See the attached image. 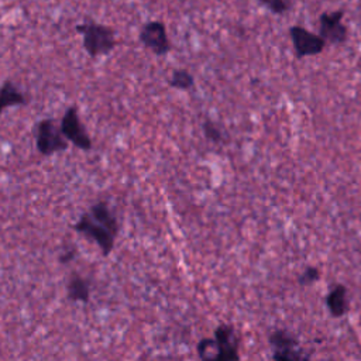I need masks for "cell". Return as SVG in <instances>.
Masks as SVG:
<instances>
[{
	"label": "cell",
	"mask_w": 361,
	"mask_h": 361,
	"mask_svg": "<svg viewBox=\"0 0 361 361\" xmlns=\"http://www.w3.org/2000/svg\"><path fill=\"white\" fill-rule=\"evenodd\" d=\"M196 353L200 361H240V337L230 323H219L213 337L197 341Z\"/></svg>",
	"instance_id": "1"
},
{
	"label": "cell",
	"mask_w": 361,
	"mask_h": 361,
	"mask_svg": "<svg viewBox=\"0 0 361 361\" xmlns=\"http://www.w3.org/2000/svg\"><path fill=\"white\" fill-rule=\"evenodd\" d=\"M75 30L82 34L83 48L92 58L109 55L116 47L114 30L109 25L96 21H83L78 24Z\"/></svg>",
	"instance_id": "2"
},
{
	"label": "cell",
	"mask_w": 361,
	"mask_h": 361,
	"mask_svg": "<svg viewBox=\"0 0 361 361\" xmlns=\"http://www.w3.org/2000/svg\"><path fill=\"white\" fill-rule=\"evenodd\" d=\"M268 343L272 348L271 361H312L296 334L286 329L274 330L268 336Z\"/></svg>",
	"instance_id": "3"
},
{
	"label": "cell",
	"mask_w": 361,
	"mask_h": 361,
	"mask_svg": "<svg viewBox=\"0 0 361 361\" xmlns=\"http://www.w3.org/2000/svg\"><path fill=\"white\" fill-rule=\"evenodd\" d=\"M37 151L44 157H51L56 152L68 149L69 141L63 137L61 126L54 118L39 120L34 127Z\"/></svg>",
	"instance_id": "4"
},
{
	"label": "cell",
	"mask_w": 361,
	"mask_h": 361,
	"mask_svg": "<svg viewBox=\"0 0 361 361\" xmlns=\"http://www.w3.org/2000/svg\"><path fill=\"white\" fill-rule=\"evenodd\" d=\"M72 228L76 233L85 235L86 238L94 241V244H97V247L100 248V251L104 257H109L110 252L113 251L117 235L113 231H110L104 224H102L100 221L93 219L89 214V212L82 213V216L72 226Z\"/></svg>",
	"instance_id": "5"
},
{
	"label": "cell",
	"mask_w": 361,
	"mask_h": 361,
	"mask_svg": "<svg viewBox=\"0 0 361 361\" xmlns=\"http://www.w3.org/2000/svg\"><path fill=\"white\" fill-rule=\"evenodd\" d=\"M61 131L63 134V137L72 142L76 148L82 149V151H90L93 147L92 138L87 134L85 126L82 124L80 118H79V111L78 107L73 104L71 107L66 109V111L63 113L62 118H61Z\"/></svg>",
	"instance_id": "6"
},
{
	"label": "cell",
	"mask_w": 361,
	"mask_h": 361,
	"mask_svg": "<svg viewBox=\"0 0 361 361\" xmlns=\"http://www.w3.org/2000/svg\"><path fill=\"white\" fill-rule=\"evenodd\" d=\"M289 38L292 41L295 55L299 59L305 56H316L322 54L327 45V42L319 35V32H312L302 25H290Z\"/></svg>",
	"instance_id": "7"
},
{
	"label": "cell",
	"mask_w": 361,
	"mask_h": 361,
	"mask_svg": "<svg viewBox=\"0 0 361 361\" xmlns=\"http://www.w3.org/2000/svg\"><path fill=\"white\" fill-rule=\"evenodd\" d=\"M138 39L157 56H165L171 51V41L168 38L165 23L159 20L147 21L140 30Z\"/></svg>",
	"instance_id": "8"
},
{
	"label": "cell",
	"mask_w": 361,
	"mask_h": 361,
	"mask_svg": "<svg viewBox=\"0 0 361 361\" xmlns=\"http://www.w3.org/2000/svg\"><path fill=\"white\" fill-rule=\"evenodd\" d=\"M344 10L324 11L319 16V35L333 45L344 44L348 38V28L343 23Z\"/></svg>",
	"instance_id": "9"
},
{
	"label": "cell",
	"mask_w": 361,
	"mask_h": 361,
	"mask_svg": "<svg viewBox=\"0 0 361 361\" xmlns=\"http://www.w3.org/2000/svg\"><path fill=\"white\" fill-rule=\"evenodd\" d=\"M348 290L343 283H334L326 295V307L333 317H343L348 313Z\"/></svg>",
	"instance_id": "10"
},
{
	"label": "cell",
	"mask_w": 361,
	"mask_h": 361,
	"mask_svg": "<svg viewBox=\"0 0 361 361\" xmlns=\"http://www.w3.org/2000/svg\"><path fill=\"white\" fill-rule=\"evenodd\" d=\"M66 296L71 302L87 303L90 300L89 279L79 272H72L66 282Z\"/></svg>",
	"instance_id": "11"
},
{
	"label": "cell",
	"mask_w": 361,
	"mask_h": 361,
	"mask_svg": "<svg viewBox=\"0 0 361 361\" xmlns=\"http://www.w3.org/2000/svg\"><path fill=\"white\" fill-rule=\"evenodd\" d=\"M27 99L25 96L20 92V89L11 82V80H4L3 85L0 86V114L3 110L14 106H25Z\"/></svg>",
	"instance_id": "12"
},
{
	"label": "cell",
	"mask_w": 361,
	"mask_h": 361,
	"mask_svg": "<svg viewBox=\"0 0 361 361\" xmlns=\"http://www.w3.org/2000/svg\"><path fill=\"white\" fill-rule=\"evenodd\" d=\"M89 214L96 219L97 221H100L102 224H104L110 231H113L116 235L118 234V221H117V217L116 214L111 212L110 206L107 202L104 200H100V202H96L93 203L90 207H89Z\"/></svg>",
	"instance_id": "13"
},
{
	"label": "cell",
	"mask_w": 361,
	"mask_h": 361,
	"mask_svg": "<svg viewBox=\"0 0 361 361\" xmlns=\"http://www.w3.org/2000/svg\"><path fill=\"white\" fill-rule=\"evenodd\" d=\"M169 86L179 90H189L195 86V78L186 69H175L169 78Z\"/></svg>",
	"instance_id": "14"
},
{
	"label": "cell",
	"mask_w": 361,
	"mask_h": 361,
	"mask_svg": "<svg viewBox=\"0 0 361 361\" xmlns=\"http://www.w3.org/2000/svg\"><path fill=\"white\" fill-rule=\"evenodd\" d=\"M202 128H203L204 137H206L209 141H212V142H214V144H220V142L224 141V133H223V130H221L214 121H212L210 118H206V120L203 121Z\"/></svg>",
	"instance_id": "15"
},
{
	"label": "cell",
	"mask_w": 361,
	"mask_h": 361,
	"mask_svg": "<svg viewBox=\"0 0 361 361\" xmlns=\"http://www.w3.org/2000/svg\"><path fill=\"white\" fill-rule=\"evenodd\" d=\"M257 3L262 4L264 7H267L271 13L282 16L286 14L288 11H290L293 3L292 0H255Z\"/></svg>",
	"instance_id": "16"
},
{
	"label": "cell",
	"mask_w": 361,
	"mask_h": 361,
	"mask_svg": "<svg viewBox=\"0 0 361 361\" xmlns=\"http://www.w3.org/2000/svg\"><path fill=\"white\" fill-rule=\"evenodd\" d=\"M320 279V269L317 267H306L298 276V283L300 286H310Z\"/></svg>",
	"instance_id": "17"
},
{
	"label": "cell",
	"mask_w": 361,
	"mask_h": 361,
	"mask_svg": "<svg viewBox=\"0 0 361 361\" xmlns=\"http://www.w3.org/2000/svg\"><path fill=\"white\" fill-rule=\"evenodd\" d=\"M78 255V250L75 247H69L66 250H63L59 257H58V261L62 264V265H66V264H71Z\"/></svg>",
	"instance_id": "18"
}]
</instances>
